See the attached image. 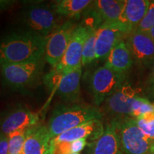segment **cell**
Listing matches in <instances>:
<instances>
[{
    "label": "cell",
    "instance_id": "1",
    "mask_svg": "<svg viewBox=\"0 0 154 154\" xmlns=\"http://www.w3.org/2000/svg\"><path fill=\"white\" fill-rule=\"evenodd\" d=\"M46 37L19 29L0 37V65L44 59Z\"/></svg>",
    "mask_w": 154,
    "mask_h": 154
},
{
    "label": "cell",
    "instance_id": "2",
    "mask_svg": "<svg viewBox=\"0 0 154 154\" xmlns=\"http://www.w3.org/2000/svg\"><path fill=\"white\" fill-rule=\"evenodd\" d=\"M104 116L101 109L95 106L78 103L59 105L54 109L47 127L51 138L66 131L96 119H101Z\"/></svg>",
    "mask_w": 154,
    "mask_h": 154
},
{
    "label": "cell",
    "instance_id": "3",
    "mask_svg": "<svg viewBox=\"0 0 154 154\" xmlns=\"http://www.w3.org/2000/svg\"><path fill=\"white\" fill-rule=\"evenodd\" d=\"M45 59L19 63L0 65V73L5 85L19 92L28 91L39 83Z\"/></svg>",
    "mask_w": 154,
    "mask_h": 154
},
{
    "label": "cell",
    "instance_id": "4",
    "mask_svg": "<svg viewBox=\"0 0 154 154\" xmlns=\"http://www.w3.org/2000/svg\"><path fill=\"white\" fill-rule=\"evenodd\" d=\"M51 5L40 2H26L19 14L23 29L47 37L60 24Z\"/></svg>",
    "mask_w": 154,
    "mask_h": 154
},
{
    "label": "cell",
    "instance_id": "5",
    "mask_svg": "<svg viewBox=\"0 0 154 154\" xmlns=\"http://www.w3.org/2000/svg\"><path fill=\"white\" fill-rule=\"evenodd\" d=\"M82 66L68 72L52 70L44 77V84L63 101L69 104L78 103L81 98Z\"/></svg>",
    "mask_w": 154,
    "mask_h": 154
},
{
    "label": "cell",
    "instance_id": "6",
    "mask_svg": "<svg viewBox=\"0 0 154 154\" xmlns=\"http://www.w3.org/2000/svg\"><path fill=\"white\" fill-rule=\"evenodd\" d=\"M127 75L116 72L103 65L96 68L90 75L88 91L95 106H99L116 90L126 82Z\"/></svg>",
    "mask_w": 154,
    "mask_h": 154
},
{
    "label": "cell",
    "instance_id": "7",
    "mask_svg": "<svg viewBox=\"0 0 154 154\" xmlns=\"http://www.w3.org/2000/svg\"><path fill=\"white\" fill-rule=\"evenodd\" d=\"M111 120L116 128L125 154H149L152 140L140 131L135 119L124 116Z\"/></svg>",
    "mask_w": 154,
    "mask_h": 154
},
{
    "label": "cell",
    "instance_id": "8",
    "mask_svg": "<svg viewBox=\"0 0 154 154\" xmlns=\"http://www.w3.org/2000/svg\"><path fill=\"white\" fill-rule=\"evenodd\" d=\"M126 0L92 1L84 14L82 25L96 30L104 23L120 22Z\"/></svg>",
    "mask_w": 154,
    "mask_h": 154
},
{
    "label": "cell",
    "instance_id": "9",
    "mask_svg": "<svg viewBox=\"0 0 154 154\" xmlns=\"http://www.w3.org/2000/svg\"><path fill=\"white\" fill-rule=\"evenodd\" d=\"M39 117L26 105L16 103L0 113V133L8 136L18 130L29 128L38 124Z\"/></svg>",
    "mask_w": 154,
    "mask_h": 154
},
{
    "label": "cell",
    "instance_id": "10",
    "mask_svg": "<svg viewBox=\"0 0 154 154\" xmlns=\"http://www.w3.org/2000/svg\"><path fill=\"white\" fill-rule=\"evenodd\" d=\"M76 26L72 21H66L46 37L44 59L52 68L62 59Z\"/></svg>",
    "mask_w": 154,
    "mask_h": 154
},
{
    "label": "cell",
    "instance_id": "11",
    "mask_svg": "<svg viewBox=\"0 0 154 154\" xmlns=\"http://www.w3.org/2000/svg\"><path fill=\"white\" fill-rule=\"evenodd\" d=\"M140 96L137 89L125 82L102 103L101 110L112 119L130 116L136 99Z\"/></svg>",
    "mask_w": 154,
    "mask_h": 154
},
{
    "label": "cell",
    "instance_id": "12",
    "mask_svg": "<svg viewBox=\"0 0 154 154\" xmlns=\"http://www.w3.org/2000/svg\"><path fill=\"white\" fill-rule=\"evenodd\" d=\"M129 34L120 22H107L100 26L96 31V60H106L113 48Z\"/></svg>",
    "mask_w": 154,
    "mask_h": 154
},
{
    "label": "cell",
    "instance_id": "13",
    "mask_svg": "<svg viewBox=\"0 0 154 154\" xmlns=\"http://www.w3.org/2000/svg\"><path fill=\"white\" fill-rule=\"evenodd\" d=\"M125 41L129 48L135 65L140 69L153 66L154 42L149 34L134 30L126 36Z\"/></svg>",
    "mask_w": 154,
    "mask_h": 154
},
{
    "label": "cell",
    "instance_id": "14",
    "mask_svg": "<svg viewBox=\"0 0 154 154\" xmlns=\"http://www.w3.org/2000/svg\"><path fill=\"white\" fill-rule=\"evenodd\" d=\"M90 30L82 24L76 26L62 59L52 69L59 72H68L82 65L83 47Z\"/></svg>",
    "mask_w": 154,
    "mask_h": 154
},
{
    "label": "cell",
    "instance_id": "15",
    "mask_svg": "<svg viewBox=\"0 0 154 154\" xmlns=\"http://www.w3.org/2000/svg\"><path fill=\"white\" fill-rule=\"evenodd\" d=\"M86 154H125L112 120L106 125L103 134L88 143Z\"/></svg>",
    "mask_w": 154,
    "mask_h": 154
},
{
    "label": "cell",
    "instance_id": "16",
    "mask_svg": "<svg viewBox=\"0 0 154 154\" xmlns=\"http://www.w3.org/2000/svg\"><path fill=\"white\" fill-rule=\"evenodd\" d=\"M104 127L101 119H96L66 131L59 136L51 138L58 142H71L79 139H89L91 142L98 139L103 134Z\"/></svg>",
    "mask_w": 154,
    "mask_h": 154
},
{
    "label": "cell",
    "instance_id": "17",
    "mask_svg": "<svg viewBox=\"0 0 154 154\" xmlns=\"http://www.w3.org/2000/svg\"><path fill=\"white\" fill-rule=\"evenodd\" d=\"M51 136L47 126L37 124L28 128L22 154H45Z\"/></svg>",
    "mask_w": 154,
    "mask_h": 154
},
{
    "label": "cell",
    "instance_id": "18",
    "mask_svg": "<svg viewBox=\"0 0 154 154\" xmlns=\"http://www.w3.org/2000/svg\"><path fill=\"white\" fill-rule=\"evenodd\" d=\"M104 66L109 67L116 72L127 75L134 64L132 55L126 41L119 42L108 55Z\"/></svg>",
    "mask_w": 154,
    "mask_h": 154
},
{
    "label": "cell",
    "instance_id": "19",
    "mask_svg": "<svg viewBox=\"0 0 154 154\" xmlns=\"http://www.w3.org/2000/svg\"><path fill=\"white\" fill-rule=\"evenodd\" d=\"M149 0H126L120 22L130 33L136 29L145 17L149 7Z\"/></svg>",
    "mask_w": 154,
    "mask_h": 154
},
{
    "label": "cell",
    "instance_id": "20",
    "mask_svg": "<svg viewBox=\"0 0 154 154\" xmlns=\"http://www.w3.org/2000/svg\"><path fill=\"white\" fill-rule=\"evenodd\" d=\"M90 0H57L50 4L57 15L69 19H79L91 5Z\"/></svg>",
    "mask_w": 154,
    "mask_h": 154
},
{
    "label": "cell",
    "instance_id": "21",
    "mask_svg": "<svg viewBox=\"0 0 154 154\" xmlns=\"http://www.w3.org/2000/svg\"><path fill=\"white\" fill-rule=\"evenodd\" d=\"M96 31L95 29L90 30L88 37L84 44L82 66H86L96 60Z\"/></svg>",
    "mask_w": 154,
    "mask_h": 154
},
{
    "label": "cell",
    "instance_id": "22",
    "mask_svg": "<svg viewBox=\"0 0 154 154\" xmlns=\"http://www.w3.org/2000/svg\"><path fill=\"white\" fill-rule=\"evenodd\" d=\"M28 128L18 130L8 135V154H22Z\"/></svg>",
    "mask_w": 154,
    "mask_h": 154
},
{
    "label": "cell",
    "instance_id": "23",
    "mask_svg": "<svg viewBox=\"0 0 154 154\" xmlns=\"http://www.w3.org/2000/svg\"><path fill=\"white\" fill-rule=\"evenodd\" d=\"M138 126L151 140H154V111L142 114L135 119Z\"/></svg>",
    "mask_w": 154,
    "mask_h": 154
},
{
    "label": "cell",
    "instance_id": "24",
    "mask_svg": "<svg viewBox=\"0 0 154 154\" xmlns=\"http://www.w3.org/2000/svg\"><path fill=\"white\" fill-rule=\"evenodd\" d=\"M154 25V0L150 1L149 7L147 12L142 19L140 24L138 25L135 31L140 32H148Z\"/></svg>",
    "mask_w": 154,
    "mask_h": 154
},
{
    "label": "cell",
    "instance_id": "25",
    "mask_svg": "<svg viewBox=\"0 0 154 154\" xmlns=\"http://www.w3.org/2000/svg\"><path fill=\"white\" fill-rule=\"evenodd\" d=\"M71 144L72 142H58L51 139L45 154H72Z\"/></svg>",
    "mask_w": 154,
    "mask_h": 154
},
{
    "label": "cell",
    "instance_id": "26",
    "mask_svg": "<svg viewBox=\"0 0 154 154\" xmlns=\"http://www.w3.org/2000/svg\"><path fill=\"white\" fill-rule=\"evenodd\" d=\"M143 96L149 101L154 102V64L143 84Z\"/></svg>",
    "mask_w": 154,
    "mask_h": 154
},
{
    "label": "cell",
    "instance_id": "27",
    "mask_svg": "<svg viewBox=\"0 0 154 154\" xmlns=\"http://www.w3.org/2000/svg\"><path fill=\"white\" fill-rule=\"evenodd\" d=\"M87 140L82 138L72 142V153H79L83 150L85 149L86 146H88Z\"/></svg>",
    "mask_w": 154,
    "mask_h": 154
},
{
    "label": "cell",
    "instance_id": "28",
    "mask_svg": "<svg viewBox=\"0 0 154 154\" xmlns=\"http://www.w3.org/2000/svg\"><path fill=\"white\" fill-rule=\"evenodd\" d=\"M8 136L0 133V154H8Z\"/></svg>",
    "mask_w": 154,
    "mask_h": 154
},
{
    "label": "cell",
    "instance_id": "29",
    "mask_svg": "<svg viewBox=\"0 0 154 154\" xmlns=\"http://www.w3.org/2000/svg\"><path fill=\"white\" fill-rule=\"evenodd\" d=\"M16 3L17 1L14 0H0V11L9 10L12 8Z\"/></svg>",
    "mask_w": 154,
    "mask_h": 154
},
{
    "label": "cell",
    "instance_id": "30",
    "mask_svg": "<svg viewBox=\"0 0 154 154\" xmlns=\"http://www.w3.org/2000/svg\"><path fill=\"white\" fill-rule=\"evenodd\" d=\"M146 33L149 34V35L150 36V37H151L154 42V25H153V27H152L151 29L149 31V32H146Z\"/></svg>",
    "mask_w": 154,
    "mask_h": 154
},
{
    "label": "cell",
    "instance_id": "31",
    "mask_svg": "<svg viewBox=\"0 0 154 154\" xmlns=\"http://www.w3.org/2000/svg\"><path fill=\"white\" fill-rule=\"evenodd\" d=\"M149 154H154V140L151 141V146H150Z\"/></svg>",
    "mask_w": 154,
    "mask_h": 154
},
{
    "label": "cell",
    "instance_id": "32",
    "mask_svg": "<svg viewBox=\"0 0 154 154\" xmlns=\"http://www.w3.org/2000/svg\"><path fill=\"white\" fill-rule=\"evenodd\" d=\"M72 154H80V153H72Z\"/></svg>",
    "mask_w": 154,
    "mask_h": 154
}]
</instances>
